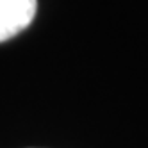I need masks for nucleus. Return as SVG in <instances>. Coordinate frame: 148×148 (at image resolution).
<instances>
[{"label":"nucleus","instance_id":"1","mask_svg":"<svg viewBox=\"0 0 148 148\" xmlns=\"http://www.w3.org/2000/svg\"><path fill=\"white\" fill-rule=\"evenodd\" d=\"M38 0H0V43L18 36L32 23Z\"/></svg>","mask_w":148,"mask_h":148}]
</instances>
